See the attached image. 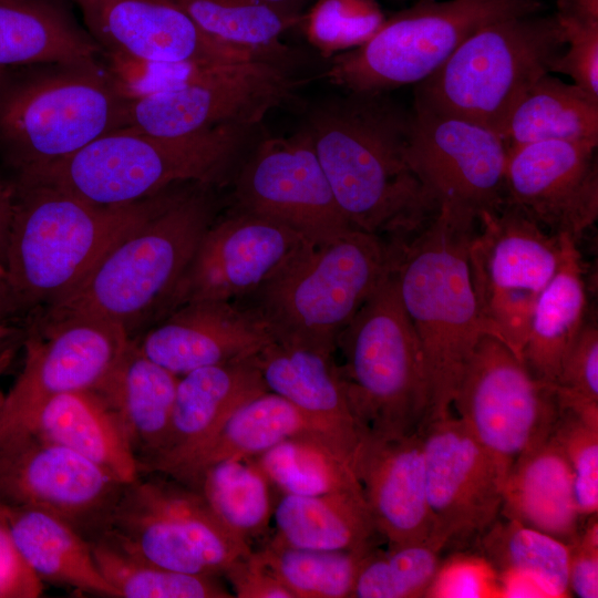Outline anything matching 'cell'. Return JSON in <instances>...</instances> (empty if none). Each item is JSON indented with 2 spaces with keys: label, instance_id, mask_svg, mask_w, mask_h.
I'll return each mask as SVG.
<instances>
[{
  "label": "cell",
  "instance_id": "6da1fadb",
  "mask_svg": "<svg viewBox=\"0 0 598 598\" xmlns=\"http://www.w3.org/2000/svg\"><path fill=\"white\" fill-rule=\"evenodd\" d=\"M303 125L351 228L402 245L440 209L409 159L412 112L386 93L331 96Z\"/></svg>",
  "mask_w": 598,
  "mask_h": 598
},
{
  "label": "cell",
  "instance_id": "7a4b0ae2",
  "mask_svg": "<svg viewBox=\"0 0 598 598\" xmlns=\"http://www.w3.org/2000/svg\"><path fill=\"white\" fill-rule=\"evenodd\" d=\"M476 224V214L441 205L430 224L396 250L392 270L396 291L426 372L425 424L451 413L477 342L485 334L496 337L481 312L471 276L468 249Z\"/></svg>",
  "mask_w": 598,
  "mask_h": 598
},
{
  "label": "cell",
  "instance_id": "3957f363",
  "mask_svg": "<svg viewBox=\"0 0 598 598\" xmlns=\"http://www.w3.org/2000/svg\"><path fill=\"white\" fill-rule=\"evenodd\" d=\"M215 186L174 184L66 297L43 312H78L113 321L135 338L155 323L218 217ZM39 311V312H41Z\"/></svg>",
  "mask_w": 598,
  "mask_h": 598
},
{
  "label": "cell",
  "instance_id": "277c9868",
  "mask_svg": "<svg viewBox=\"0 0 598 598\" xmlns=\"http://www.w3.org/2000/svg\"><path fill=\"white\" fill-rule=\"evenodd\" d=\"M4 279L14 311L39 312L71 293L150 210L155 195L102 206L44 184H13Z\"/></svg>",
  "mask_w": 598,
  "mask_h": 598
},
{
  "label": "cell",
  "instance_id": "5b68a950",
  "mask_svg": "<svg viewBox=\"0 0 598 598\" xmlns=\"http://www.w3.org/2000/svg\"><path fill=\"white\" fill-rule=\"evenodd\" d=\"M256 127L221 125L185 136L112 131L14 184H44L92 204L126 205L178 183L224 184Z\"/></svg>",
  "mask_w": 598,
  "mask_h": 598
},
{
  "label": "cell",
  "instance_id": "8992f818",
  "mask_svg": "<svg viewBox=\"0 0 598 598\" xmlns=\"http://www.w3.org/2000/svg\"><path fill=\"white\" fill-rule=\"evenodd\" d=\"M395 247L350 229L308 248L248 297L235 301L250 310L274 341L337 351V340L393 269Z\"/></svg>",
  "mask_w": 598,
  "mask_h": 598
},
{
  "label": "cell",
  "instance_id": "52a82bcc",
  "mask_svg": "<svg viewBox=\"0 0 598 598\" xmlns=\"http://www.w3.org/2000/svg\"><path fill=\"white\" fill-rule=\"evenodd\" d=\"M130 94L99 62L34 74L0 95V146L17 178L123 126Z\"/></svg>",
  "mask_w": 598,
  "mask_h": 598
},
{
  "label": "cell",
  "instance_id": "ba28073f",
  "mask_svg": "<svg viewBox=\"0 0 598 598\" xmlns=\"http://www.w3.org/2000/svg\"><path fill=\"white\" fill-rule=\"evenodd\" d=\"M565 44L555 12L503 19L472 34L416 84L414 101L501 135L513 107L535 82L551 73Z\"/></svg>",
  "mask_w": 598,
  "mask_h": 598
},
{
  "label": "cell",
  "instance_id": "9c48e42d",
  "mask_svg": "<svg viewBox=\"0 0 598 598\" xmlns=\"http://www.w3.org/2000/svg\"><path fill=\"white\" fill-rule=\"evenodd\" d=\"M337 350L363 435L400 436L423 429L429 412L425 365L392 271L341 331Z\"/></svg>",
  "mask_w": 598,
  "mask_h": 598
},
{
  "label": "cell",
  "instance_id": "30bf717a",
  "mask_svg": "<svg viewBox=\"0 0 598 598\" xmlns=\"http://www.w3.org/2000/svg\"><path fill=\"white\" fill-rule=\"evenodd\" d=\"M547 0H430L385 20L362 44L330 60L326 76L344 92L388 93L419 84L482 28L544 12Z\"/></svg>",
  "mask_w": 598,
  "mask_h": 598
},
{
  "label": "cell",
  "instance_id": "8fae6325",
  "mask_svg": "<svg viewBox=\"0 0 598 598\" xmlns=\"http://www.w3.org/2000/svg\"><path fill=\"white\" fill-rule=\"evenodd\" d=\"M99 537L164 568L195 575L223 574L252 553L199 489L161 473H141L125 484Z\"/></svg>",
  "mask_w": 598,
  "mask_h": 598
},
{
  "label": "cell",
  "instance_id": "7c38bea8",
  "mask_svg": "<svg viewBox=\"0 0 598 598\" xmlns=\"http://www.w3.org/2000/svg\"><path fill=\"white\" fill-rule=\"evenodd\" d=\"M289 66L254 60L190 69L182 80L130 94L122 128L175 137L221 125L256 127L302 84Z\"/></svg>",
  "mask_w": 598,
  "mask_h": 598
},
{
  "label": "cell",
  "instance_id": "4fadbf2b",
  "mask_svg": "<svg viewBox=\"0 0 598 598\" xmlns=\"http://www.w3.org/2000/svg\"><path fill=\"white\" fill-rule=\"evenodd\" d=\"M452 405L493 458L503 482L518 458L551 436L559 416L555 384L536 379L489 334L480 339L468 359Z\"/></svg>",
  "mask_w": 598,
  "mask_h": 598
},
{
  "label": "cell",
  "instance_id": "5bb4252c",
  "mask_svg": "<svg viewBox=\"0 0 598 598\" xmlns=\"http://www.w3.org/2000/svg\"><path fill=\"white\" fill-rule=\"evenodd\" d=\"M23 340L24 365L6 394L0 443L20 432L48 400L93 390L131 342L117 323L78 312H38Z\"/></svg>",
  "mask_w": 598,
  "mask_h": 598
},
{
  "label": "cell",
  "instance_id": "9a60e30c",
  "mask_svg": "<svg viewBox=\"0 0 598 598\" xmlns=\"http://www.w3.org/2000/svg\"><path fill=\"white\" fill-rule=\"evenodd\" d=\"M85 29L117 65L184 69L254 60L288 63L289 49L254 50L205 33L174 0H72Z\"/></svg>",
  "mask_w": 598,
  "mask_h": 598
},
{
  "label": "cell",
  "instance_id": "2e32d148",
  "mask_svg": "<svg viewBox=\"0 0 598 598\" xmlns=\"http://www.w3.org/2000/svg\"><path fill=\"white\" fill-rule=\"evenodd\" d=\"M234 209L283 224L312 245L351 228L302 124L286 137L260 141L243 157L234 176Z\"/></svg>",
  "mask_w": 598,
  "mask_h": 598
},
{
  "label": "cell",
  "instance_id": "e0dca14e",
  "mask_svg": "<svg viewBox=\"0 0 598 598\" xmlns=\"http://www.w3.org/2000/svg\"><path fill=\"white\" fill-rule=\"evenodd\" d=\"M124 486L82 455L35 434L0 443V503L49 513L90 542L103 534Z\"/></svg>",
  "mask_w": 598,
  "mask_h": 598
},
{
  "label": "cell",
  "instance_id": "ac0fdd59",
  "mask_svg": "<svg viewBox=\"0 0 598 598\" xmlns=\"http://www.w3.org/2000/svg\"><path fill=\"white\" fill-rule=\"evenodd\" d=\"M421 434L431 544L443 551L478 543L501 514L497 465L451 413L426 423Z\"/></svg>",
  "mask_w": 598,
  "mask_h": 598
},
{
  "label": "cell",
  "instance_id": "d6986e66",
  "mask_svg": "<svg viewBox=\"0 0 598 598\" xmlns=\"http://www.w3.org/2000/svg\"><path fill=\"white\" fill-rule=\"evenodd\" d=\"M409 159L439 205L496 210L506 202L508 148L474 121L413 102Z\"/></svg>",
  "mask_w": 598,
  "mask_h": 598
},
{
  "label": "cell",
  "instance_id": "ffe728a7",
  "mask_svg": "<svg viewBox=\"0 0 598 598\" xmlns=\"http://www.w3.org/2000/svg\"><path fill=\"white\" fill-rule=\"evenodd\" d=\"M313 246L278 221L234 209L204 234L163 315L200 301H238ZM158 321V320H157Z\"/></svg>",
  "mask_w": 598,
  "mask_h": 598
},
{
  "label": "cell",
  "instance_id": "44dd1931",
  "mask_svg": "<svg viewBox=\"0 0 598 598\" xmlns=\"http://www.w3.org/2000/svg\"><path fill=\"white\" fill-rule=\"evenodd\" d=\"M596 148L548 141L509 151L506 202L549 233L577 239L598 218Z\"/></svg>",
  "mask_w": 598,
  "mask_h": 598
},
{
  "label": "cell",
  "instance_id": "7402d4cb",
  "mask_svg": "<svg viewBox=\"0 0 598 598\" xmlns=\"http://www.w3.org/2000/svg\"><path fill=\"white\" fill-rule=\"evenodd\" d=\"M132 339L145 357L177 377L250 359L272 341L250 310L218 300L182 305Z\"/></svg>",
  "mask_w": 598,
  "mask_h": 598
},
{
  "label": "cell",
  "instance_id": "603a6c76",
  "mask_svg": "<svg viewBox=\"0 0 598 598\" xmlns=\"http://www.w3.org/2000/svg\"><path fill=\"white\" fill-rule=\"evenodd\" d=\"M352 468L389 546L431 540L421 431L400 436L364 434Z\"/></svg>",
  "mask_w": 598,
  "mask_h": 598
},
{
  "label": "cell",
  "instance_id": "cb8c5ba5",
  "mask_svg": "<svg viewBox=\"0 0 598 598\" xmlns=\"http://www.w3.org/2000/svg\"><path fill=\"white\" fill-rule=\"evenodd\" d=\"M334 353L271 341L250 361L269 392L296 406L351 462L363 437Z\"/></svg>",
  "mask_w": 598,
  "mask_h": 598
},
{
  "label": "cell",
  "instance_id": "d4e9b609",
  "mask_svg": "<svg viewBox=\"0 0 598 598\" xmlns=\"http://www.w3.org/2000/svg\"><path fill=\"white\" fill-rule=\"evenodd\" d=\"M561 254L554 235L514 205L477 216L468 262L476 297L494 290L539 295L555 275Z\"/></svg>",
  "mask_w": 598,
  "mask_h": 598
},
{
  "label": "cell",
  "instance_id": "484cf974",
  "mask_svg": "<svg viewBox=\"0 0 598 598\" xmlns=\"http://www.w3.org/2000/svg\"><path fill=\"white\" fill-rule=\"evenodd\" d=\"M267 391L250 359L181 375L165 447L141 473L164 472L210 437L235 410Z\"/></svg>",
  "mask_w": 598,
  "mask_h": 598
},
{
  "label": "cell",
  "instance_id": "4316f807",
  "mask_svg": "<svg viewBox=\"0 0 598 598\" xmlns=\"http://www.w3.org/2000/svg\"><path fill=\"white\" fill-rule=\"evenodd\" d=\"M178 377L145 357L133 339L122 357L91 391L123 426L143 467L164 450Z\"/></svg>",
  "mask_w": 598,
  "mask_h": 598
},
{
  "label": "cell",
  "instance_id": "83f0119b",
  "mask_svg": "<svg viewBox=\"0 0 598 598\" xmlns=\"http://www.w3.org/2000/svg\"><path fill=\"white\" fill-rule=\"evenodd\" d=\"M570 545L580 517L570 464L551 435L513 465L503 485L501 514Z\"/></svg>",
  "mask_w": 598,
  "mask_h": 598
},
{
  "label": "cell",
  "instance_id": "f1b7e54d",
  "mask_svg": "<svg viewBox=\"0 0 598 598\" xmlns=\"http://www.w3.org/2000/svg\"><path fill=\"white\" fill-rule=\"evenodd\" d=\"M20 433H32L60 444L124 484L141 474V465L123 426L93 391L70 392L48 400L17 434Z\"/></svg>",
  "mask_w": 598,
  "mask_h": 598
},
{
  "label": "cell",
  "instance_id": "f546056e",
  "mask_svg": "<svg viewBox=\"0 0 598 598\" xmlns=\"http://www.w3.org/2000/svg\"><path fill=\"white\" fill-rule=\"evenodd\" d=\"M100 52L63 0H0V71L95 63Z\"/></svg>",
  "mask_w": 598,
  "mask_h": 598
},
{
  "label": "cell",
  "instance_id": "4dcf8cb0",
  "mask_svg": "<svg viewBox=\"0 0 598 598\" xmlns=\"http://www.w3.org/2000/svg\"><path fill=\"white\" fill-rule=\"evenodd\" d=\"M558 268L539 292L522 360L538 380L556 384L563 360L585 326L587 295L577 239L559 234Z\"/></svg>",
  "mask_w": 598,
  "mask_h": 598
},
{
  "label": "cell",
  "instance_id": "1f68e13d",
  "mask_svg": "<svg viewBox=\"0 0 598 598\" xmlns=\"http://www.w3.org/2000/svg\"><path fill=\"white\" fill-rule=\"evenodd\" d=\"M305 432H316L306 416L267 391L235 410L210 437L161 474L195 487L206 468L227 460L254 458Z\"/></svg>",
  "mask_w": 598,
  "mask_h": 598
},
{
  "label": "cell",
  "instance_id": "d6a6232c",
  "mask_svg": "<svg viewBox=\"0 0 598 598\" xmlns=\"http://www.w3.org/2000/svg\"><path fill=\"white\" fill-rule=\"evenodd\" d=\"M2 505L20 555L43 584L117 597L95 564L91 542L72 526L40 509Z\"/></svg>",
  "mask_w": 598,
  "mask_h": 598
},
{
  "label": "cell",
  "instance_id": "836d02e7",
  "mask_svg": "<svg viewBox=\"0 0 598 598\" xmlns=\"http://www.w3.org/2000/svg\"><path fill=\"white\" fill-rule=\"evenodd\" d=\"M272 515L277 530L272 539L297 548L370 549L381 537L363 493H283Z\"/></svg>",
  "mask_w": 598,
  "mask_h": 598
},
{
  "label": "cell",
  "instance_id": "e575fe53",
  "mask_svg": "<svg viewBox=\"0 0 598 598\" xmlns=\"http://www.w3.org/2000/svg\"><path fill=\"white\" fill-rule=\"evenodd\" d=\"M508 152L548 141L598 145V97L548 73L522 96L502 131Z\"/></svg>",
  "mask_w": 598,
  "mask_h": 598
},
{
  "label": "cell",
  "instance_id": "d590c367",
  "mask_svg": "<svg viewBox=\"0 0 598 598\" xmlns=\"http://www.w3.org/2000/svg\"><path fill=\"white\" fill-rule=\"evenodd\" d=\"M251 460L286 494L363 493L350 460L316 432L287 437Z\"/></svg>",
  "mask_w": 598,
  "mask_h": 598
},
{
  "label": "cell",
  "instance_id": "8d00e7d4",
  "mask_svg": "<svg viewBox=\"0 0 598 598\" xmlns=\"http://www.w3.org/2000/svg\"><path fill=\"white\" fill-rule=\"evenodd\" d=\"M484 560L501 575L535 582L546 597L569 591V545L517 522L498 518L478 540Z\"/></svg>",
  "mask_w": 598,
  "mask_h": 598
},
{
  "label": "cell",
  "instance_id": "74e56055",
  "mask_svg": "<svg viewBox=\"0 0 598 598\" xmlns=\"http://www.w3.org/2000/svg\"><path fill=\"white\" fill-rule=\"evenodd\" d=\"M374 549H305L271 539L256 554L293 598H347Z\"/></svg>",
  "mask_w": 598,
  "mask_h": 598
},
{
  "label": "cell",
  "instance_id": "f35d334b",
  "mask_svg": "<svg viewBox=\"0 0 598 598\" xmlns=\"http://www.w3.org/2000/svg\"><path fill=\"white\" fill-rule=\"evenodd\" d=\"M269 480L249 458L227 460L206 468L199 489L218 518L249 543L262 535L272 516Z\"/></svg>",
  "mask_w": 598,
  "mask_h": 598
},
{
  "label": "cell",
  "instance_id": "ab89813d",
  "mask_svg": "<svg viewBox=\"0 0 598 598\" xmlns=\"http://www.w3.org/2000/svg\"><path fill=\"white\" fill-rule=\"evenodd\" d=\"M95 564L105 580L124 598H229L215 576L164 568L133 555L105 537L91 540Z\"/></svg>",
  "mask_w": 598,
  "mask_h": 598
},
{
  "label": "cell",
  "instance_id": "60d3db41",
  "mask_svg": "<svg viewBox=\"0 0 598 598\" xmlns=\"http://www.w3.org/2000/svg\"><path fill=\"white\" fill-rule=\"evenodd\" d=\"M214 39L254 50L281 51V35L299 21L264 0H174Z\"/></svg>",
  "mask_w": 598,
  "mask_h": 598
},
{
  "label": "cell",
  "instance_id": "b9f144b4",
  "mask_svg": "<svg viewBox=\"0 0 598 598\" xmlns=\"http://www.w3.org/2000/svg\"><path fill=\"white\" fill-rule=\"evenodd\" d=\"M440 551L430 542L375 548L363 563L353 598H414L426 596L440 567Z\"/></svg>",
  "mask_w": 598,
  "mask_h": 598
},
{
  "label": "cell",
  "instance_id": "7bdbcfd3",
  "mask_svg": "<svg viewBox=\"0 0 598 598\" xmlns=\"http://www.w3.org/2000/svg\"><path fill=\"white\" fill-rule=\"evenodd\" d=\"M551 435L570 464L580 517L585 519L597 514L598 426L574 411L559 408V416Z\"/></svg>",
  "mask_w": 598,
  "mask_h": 598
},
{
  "label": "cell",
  "instance_id": "ee69618b",
  "mask_svg": "<svg viewBox=\"0 0 598 598\" xmlns=\"http://www.w3.org/2000/svg\"><path fill=\"white\" fill-rule=\"evenodd\" d=\"M557 19L566 44L551 73L567 75L574 84L598 97V21L560 16Z\"/></svg>",
  "mask_w": 598,
  "mask_h": 598
},
{
  "label": "cell",
  "instance_id": "f6af8a7d",
  "mask_svg": "<svg viewBox=\"0 0 598 598\" xmlns=\"http://www.w3.org/2000/svg\"><path fill=\"white\" fill-rule=\"evenodd\" d=\"M556 385L598 401V329L585 323L567 351Z\"/></svg>",
  "mask_w": 598,
  "mask_h": 598
},
{
  "label": "cell",
  "instance_id": "bcb514c9",
  "mask_svg": "<svg viewBox=\"0 0 598 598\" xmlns=\"http://www.w3.org/2000/svg\"><path fill=\"white\" fill-rule=\"evenodd\" d=\"M43 589V582L20 555L0 503V598H37Z\"/></svg>",
  "mask_w": 598,
  "mask_h": 598
},
{
  "label": "cell",
  "instance_id": "7dc6e473",
  "mask_svg": "<svg viewBox=\"0 0 598 598\" xmlns=\"http://www.w3.org/2000/svg\"><path fill=\"white\" fill-rule=\"evenodd\" d=\"M587 525L569 545V590L579 598L598 597V520L589 516Z\"/></svg>",
  "mask_w": 598,
  "mask_h": 598
},
{
  "label": "cell",
  "instance_id": "c3c4849f",
  "mask_svg": "<svg viewBox=\"0 0 598 598\" xmlns=\"http://www.w3.org/2000/svg\"><path fill=\"white\" fill-rule=\"evenodd\" d=\"M491 566L478 560H450L440 570L426 592V597H483L491 587Z\"/></svg>",
  "mask_w": 598,
  "mask_h": 598
},
{
  "label": "cell",
  "instance_id": "681fc988",
  "mask_svg": "<svg viewBox=\"0 0 598 598\" xmlns=\"http://www.w3.org/2000/svg\"><path fill=\"white\" fill-rule=\"evenodd\" d=\"M223 575L239 598H293L256 551L234 561Z\"/></svg>",
  "mask_w": 598,
  "mask_h": 598
},
{
  "label": "cell",
  "instance_id": "f907efd6",
  "mask_svg": "<svg viewBox=\"0 0 598 598\" xmlns=\"http://www.w3.org/2000/svg\"><path fill=\"white\" fill-rule=\"evenodd\" d=\"M14 187L0 177V275L4 277L9 231L14 210Z\"/></svg>",
  "mask_w": 598,
  "mask_h": 598
},
{
  "label": "cell",
  "instance_id": "816d5d0a",
  "mask_svg": "<svg viewBox=\"0 0 598 598\" xmlns=\"http://www.w3.org/2000/svg\"><path fill=\"white\" fill-rule=\"evenodd\" d=\"M555 13L560 17L598 21V0H556Z\"/></svg>",
  "mask_w": 598,
  "mask_h": 598
},
{
  "label": "cell",
  "instance_id": "f5cc1de1",
  "mask_svg": "<svg viewBox=\"0 0 598 598\" xmlns=\"http://www.w3.org/2000/svg\"><path fill=\"white\" fill-rule=\"evenodd\" d=\"M280 13L300 21L302 13L313 0H264Z\"/></svg>",
  "mask_w": 598,
  "mask_h": 598
},
{
  "label": "cell",
  "instance_id": "db71d44e",
  "mask_svg": "<svg viewBox=\"0 0 598 598\" xmlns=\"http://www.w3.org/2000/svg\"><path fill=\"white\" fill-rule=\"evenodd\" d=\"M22 341L13 337L12 339L7 340L0 344V378L3 374V372L8 369L10 363L12 362L13 357L16 355V352L18 350L19 343H21ZM4 400H6V394L3 393L0 385V416L3 410Z\"/></svg>",
  "mask_w": 598,
  "mask_h": 598
},
{
  "label": "cell",
  "instance_id": "11a10c76",
  "mask_svg": "<svg viewBox=\"0 0 598 598\" xmlns=\"http://www.w3.org/2000/svg\"><path fill=\"white\" fill-rule=\"evenodd\" d=\"M14 312L9 287L3 276L0 275V334L7 318Z\"/></svg>",
  "mask_w": 598,
  "mask_h": 598
},
{
  "label": "cell",
  "instance_id": "9f6ffc18",
  "mask_svg": "<svg viewBox=\"0 0 598 598\" xmlns=\"http://www.w3.org/2000/svg\"><path fill=\"white\" fill-rule=\"evenodd\" d=\"M400 1H409V2H412V3H414V2H420V1H430V0H400Z\"/></svg>",
  "mask_w": 598,
  "mask_h": 598
},
{
  "label": "cell",
  "instance_id": "6f0895ef",
  "mask_svg": "<svg viewBox=\"0 0 598 598\" xmlns=\"http://www.w3.org/2000/svg\"><path fill=\"white\" fill-rule=\"evenodd\" d=\"M0 73H1V71H0Z\"/></svg>",
  "mask_w": 598,
  "mask_h": 598
}]
</instances>
